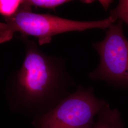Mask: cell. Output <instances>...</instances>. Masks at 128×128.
Returning <instances> with one entry per match:
<instances>
[{"mask_svg": "<svg viewBox=\"0 0 128 128\" xmlns=\"http://www.w3.org/2000/svg\"><path fill=\"white\" fill-rule=\"evenodd\" d=\"M19 38L26 54L21 68L10 78L8 98L13 111L35 117L50 110L67 96L74 80L62 58L46 54L28 37Z\"/></svg>", "mask_w": 128, "mask_h": 128, "instance_id": "cell-1", "label": "cell"}, {"mask_svg": "<svg viewBox=\"0 0 128 128\" xmlns=\"http://www.w3.org/2000/svg\"><path fill=\"white\" fill-rule=\"evenodd\" d=\"M0 22V44L10 40L16 33L38 39L40 45L48 44L55 35L71 32H82L92 28H108L116 20L110 16L96 21H76L50 14H37L21 7L12 17Z\"/></svg>", "mask_w": 128, "mask_h": 128, "instance_id": "cell-2", "label": "cell"}, {"mask_svg": "<svg viewBox=\"0 0 128 128\" xmlns=\"http://www.w3.org/2000/svg\"><path fill=\"white\" fill-rule=\"evenodd\" d=\"M108 104L96 98L92 87L80 86L50 110L34 117L35 128H91L94 118Z\"/></svg>", "mask_w": 128, "mask_h": 128, "instance_id": "cell-3", "label": "cell"}, {"mask_svg": "<svg viewBox=\"0 0 128 128\" xmlns=\"http://www.w3.org/2000/svg\"><path fill=\"white\" fill-rule=\"evenodd\" d=\"M122 22L108 28L105 38L94 43L100 57L97 68L88 74L92 80H101L117 86L128 88V40L123 32Z\"/></svg>", "mask_w": 128, "mask_h": 128, "instance_id": "cell-4", "label": "cell"}, {"mask_svg": "<svg viewBox=\"0 0 128 128\" xmlns=\"http://www.w3.org/2000/svg\"><path fill=\"white\" fill-rule=\"evenodd\" d=\"M98 116V118L91 128H124L120 112L117 109H110L108 104Z\"/></svg>", "mask_w": 128, "mask_h": 128, "instance_id": "cell-5", "label": "cell"}, {"mask_svg": "<svg viewBox=\"0 0 128 128\" xmlns=\"http://www.w3.org/2000/svg\"><path fill=\"white\" fill-rule=\"evenodd\" d=\"M71 2L68 0H23L21 7L32 10V7L46 9L55 10L58 7Z\"/></svg>", "mask_w": 128, "mask_h": 128, "instance_id": "cell-6", "label": "cell"}, {"mask_svg": "<svg viewBox=\"0 0 128 128\" xmlns=\"http://www.w3.org/2000/svg\"><path fill=\"white\" fill-rule=\"evenodd\" d=\"M23 0H0V14L4 18L12 17L18 12Z\"/></svg>", "mask_w": 128, "mask_h": 128, "instance_id": "cell-7", "label": "cell"}, {"mask_svg": "<svg viewBox=\"0 0 128 128\" xmlns=\"http://www.w3.org/2000/svg\"><path fill=\"white\" fill-rule=\"evenodd\" d=\"M110 16L120 19L128 25V0H120L117 7L110 10Z\"/></svg>", "mask_w": 128, "mask_h": 128, "instance_id": "cell-8", "label": "cell"}, {"mask_svg": "<svg viewBox=\"0 0 128 128\" xmlns=\"http://www.w3.org/2000/svg\"><path fill=\"white\" fill-rule=\"evenodd\" d=\"M99 2L105 10L108 9L110 5L112 2V0H99Z\"/></svg>", "mask_w": 128, "mask_h": 128, "instance_id": "cell-9", "label": "cell"}, {"mask_svg": "<svg viewBox=\"0 0 128 128\" xmlns=\"http://www.w3.org/2000/svg\"><path fill=\"white\" fill-rule=\"evenodd\" d=\"M82 2H86V3L90 4V3H91L92 2H93V1H91V0H86V1H82Z\"/></svg>", "mask_w": 128, "mask_h": 128, "instance_id": "cell-10", "label": "cell"}]
</instances>
